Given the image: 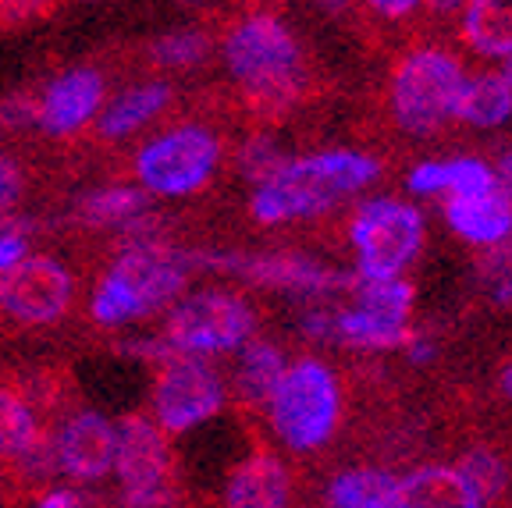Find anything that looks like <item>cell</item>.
Masks as SVG:
<instances>
[{"instance_id": "6da1fadb", "label": "cell", "mask_w": 512, "mask_h": 508, "mask_svg": "<svg viewBox=\"0 0 512 508\" xmlns=\"http://www.w3.org/2000/svg\"><path fill=\"white\" fill-rule=\"evenodd\" d=\"M377 178V160L363 153L331 150L313 157H288L278 175L256 185L253 217L260 224H281L313 217L335 207L338 199L367 189Z\"/></svg>"}, {"instance_id": "7a4b0ae2", "label": "cell", "mask_w": 512, "mask_h": 508, "mask_svg": "<svg viewBox=\"0 0 512 508\" xmlns=\"http://www.w3.org/2000/svg\"><path fill=\"white\" fill-rule=\"evenodd\" d=\"M185 281H189V267L182 260V249L160 246L157 239L128 242L125 253L114 260L107 278L96 288L93 320L104 327L143 320L178 302Z\"/></svg>"}, {"instance_id": "3957f363", "label": "cell", "mask_w": 512, "mask_h": 508, "mask_svg": "<svg viewBox=\"0 0 512 508\" xmlns=\"http://www.w3.org/2000/svg\"><path fill=\"white\" fill-rule=\"evenodd\" d=\"M224 61L260 111L278 114L296 100L303 82V57L292 32L278 18L253 15L235 25L224 40Z\"/></svg>"}, {"instance_id": "277c9868", "label": "cell", "mask_w": 512, "mask_h": 508, "mask_svg": "<svg viewBox=\"0 0 512 508\" xmlns=\"http://www.w3.org/2000/svg\"><path fill=\"white\" fill-rule=\"evenodd\" d=\"M271 423L292 452H313L338 423V381L320 359L285 366L271 395Z\"/></svg>"}, {"instance_id": "5b68a950", "label": "cell", "mask_w": 512, "mask_h": 508, "mask_svg": "<svg viewBox=\"0 0 512 508\" xmlns=\"http://www.w3.org/2000/svg\"><path fill=\"white\" fill-rule=\"evenodd\" d=\"M256 317L249 302L228 292H196L189 299H178L168 313L164 342L178 356H221L235 352L253 338Z\"/></svg>"}, {"instance_id": "8992f818", "label": "cell", "mask_w": 512, "mask_h": 508, "mask_svg": "<svg viewBox=\"0 0 512 508\" xmlns=\"http://www.w3.org/2000/svg\"><path fill=\"white\" fill-rule=\"evenodd\" d=\"M463 68L441 50H420L406 57L402 68L395 72L392 104L395 118L406 132L424 135L445 125L456 114V100L463 93Z\"/></svg>"}, {"instance_id": "52a82bcc", "label": "cell", "mask_w": 512, "mask_h": 508, "mask_svg": "<svg viewBox=\"0 0 512 508\" xmlns=\"http://www.w3.org/2000/svg\"><path fill=\"white\" fill-rule=\"evenodd\" d=\"M114 473L121 480V508H168L175 501L171 484V452L164 430L143 413L118 423Z\"/></svg>"}, {"instance_id": "ba28073f", "label": "cell", "mask_w": 512, "mask_h": 508, "mask_svg": "<svg viewBox=\"0 0 512 508\" xmlns=\"http://www.w3.org/2000/svg\"><path fill=\"white\" fill-rule=\"evenodd\" d=\"M217 160H221L217 135L207 128L185 125L157 135L139 150L136 175L143 182V192H153V196H192L210 182Z\"/></svg>"}, {"instance_id": "9c48e42d", "label": "cell", "mask_w": 512, "mask_h": 508, "mask_svg": "<svg viewBox=\"0 0 512 508\" xmlns=\"http://www.w3.org/2000/svg\"><path fill=\"white\" fill-rule=\"evenodd\" d=\"M424 221L399 199H370L352 221V246L360 253V278H399L420 249Z\"/></svg>"}, {"instance_id": "30bf717a", "label": "cell", "mask_w": 512, "mask_h": 508, "mask_svg": "<svg viewBox=\"0 0 512 508\" xmlns=\"http://www.w3.org/2000/svg\"><path fill=\"white\" fill-rule=\"evenodd\" d=\"M221 402L224 384L214 374V366H207V359L175 356L160 363L157 384H153V416H157L153 423L160 430L185 434L221 413Z\"/></svg>"}, {"instance_id": "8fae6325", "label": "cell", "mask_w": 512, "mask_h": 508, "mask_svg": "<svg viewBox=\"0 0 512 508\" xmlns=\"http://www.w3.org/2000/svg\"><path fill=\"white\" fill-rule=\"evenodd\" d=\"M72 274L50 256H22L0 274V310L18 324H54L72 306Z\"/></svg>"}, {"instance_id": "7c38bea8", "label": "cell", "mask_w": 512, "mask_h": 508, "mask_svg": "<svg viewBox=\"0 0 512 508\" xmlns=\"http://www.w3.org/2000/svg\"><path fill=\"white\" fill-rule=\"evenodd\" d=\"M185 267H214V270H232L242 278L256 281V285H274V288H292V292H335V288H349V274H338V270L324 267V263H313L306 256H239V253H185Z\"/></svg>"}, {"instance_id": "4fadbf2b", "label": "cell", "mask_w": 512, "mask_h": 508, "mask_svg": "<svg viewBox=\"0 0 512 508\" xmlns=\"http://www.w3.org/2000/svg\"><path fill=\"white\" fill-rule=\"evenodd\" d=\"M114 445L118 430L104 413H75L54 437L57 473L79 480V484H96L114 469Z\"/></svg>"}, {"instance_id": "5bb4252c", "label": "cell", "mask_w": 512, "mask_h": 508, "mask_svg": "<svg viewBox=\"0 0 512 508\" xmlns=\"http://www.w3.org/2000/svg\"><path fill=\"white\" fill-rule=\"evenodd\" d=\"M104 104V79L93 68H72L57 75L40 100V125L50 135H72Z\"/></svg>"}, {"instance_id": "9a60e30c", "label": "cell", "mask_w": 512, "mask_h": 508, "mask_svg": "<svg viewBox=\"0 0 512 508\" xmlns=\"http://www.w3.org/2000/svg\"><path fill=\"white\" fill-rule=\"evenodd\" d=\"M392 508H484V501L459 469L424 466L395 484Z\"/></svg>"}, {"instance_id": "2e32d148", "label": "cell", "mask_w": 512, "mask_h": 508, "mask_svg": "<svg viewBox=\"0 0 512 508\" xmlns=\"http://www.w3.org/2000/svg\"><path fill=\"white\" fill-rule=\"evenodd\" d=\"M445 217L456 235L477 246H502L512 235V199L498 189L480 196H452Z\"/></svg>"}, {"instance_id": "e0dca14e", "label": "cell", "mask_w": 512, "mask_h": 508, "mask_svg": "<svg viewBox=\"0 0 512 508\" xmlns=\"http://www.w3.org/2000/svg\"><path fill=\"white\" fill-rule=\"evenodd\" d=\"M224 508H288V469L264 452L242 459L224 487Z\"/></svg>"}, {"instance_id": "ac0fdd59", "label": "cell", "mask_w": 512, "mask_h": 508, "mask_svg": "<svg viewBox=\"0 0 512 508\" xmlns=\"http://www.w3.org/2000/svg\"><path fill=\"white\" fill-rule=\"evenodd\" d=\"M495 189H498V178L491 175V167L473 157L427 160V164L413 167V175H409V192H416V196H427V192L480 196V192H495Z\"/></svg>"}, {"instance_id": "d6986e66", "label": "cell", "mask_w": 512, "mask_h": 508, "mask_svg": "<svg viewBox=\"0 0 512 508\" xmlns=\"http://www.w3.org/2000/svg\"><path fill=\"white\" fill-rule=\"evenodd\" d=\"M331 342L352 345V349H399L413 342L406 320H388L377 313L363 310H342L331 317Z\"/></svg>"}, {"instance_id": "ffe728a7", "label": "cell", "mask_w": 512, "mask_h": 508, "mask_svg": "<svg viewBox=\"0 0 512 508\" xmlns=\"http://www.w3.org/2000/svg\"><path fill=\"white\" fill-rule=\"evenodd\" d=\"M171 100V89L164 82H143V86H132L100 114V132L107 139H125L136 128H143L146 121L157 118Z\"/></svg>"}, {"instance_id": "44dd1931", "label": "cell", "mask_w": 512, "mask_h": 508, "mask_svg": "<svg viewBox=\"0 0 512 508\" xmlns=\"http://www.w3.org/2000/svg\"><path fill=\"white\" fill-rule=\"evenodd\" d=\"M512 114V86L505 75H477L463 82V93L456 100V114L473 128H495Z\"/></svg>"}, {"instance_id": "7402d4cb", "label": "cell", "mask_w": 512, "mask_h": 508, "mask_svg": "<svg viewBox=\"0 0 512 508\" xmlns=\"http://www.w3.org/2000/svg\"><path fill=\"white\" fill-rule=\"evenodd\" d=\"M146 207H150V192L107 185V189H93L79 199V217L93 228H128L139 217H146Z\"/></svg>"}, {"instance_id": "603a6c76", "label": "cell", "mask_w": 512, "mask_h": 508, "mask_svg": "<svg viewBox=\"0 0 512 508\" xmlns=\"http://www.w3.org/2000/svg\"><path fill=\"white\" fill-rule=\"evenodd\" d=\"M466 40L488 57L512 54V0H470Z\"/></svg>"}, {"instance_id": "cb8c5ba5", "label": "cell", "mask_w": 512, "mask_h": 508, "mask_svg": "<svg viewBox=\"0 0 512 508\" xmlns=\"http://www.w3.org/2000/svg\"><path fill=\"white\" fill-rule=\"evenodd\" d=\"M285 356H281L278 345L271 342H253L249 338L242 345L239 356V374H235V384H239V395L249 398V402H271L274 388H278L281 374H285Z\"/></svg>"}, {"instance_id": "d4e9b609", "label": "cell", "mask_w": 512, "mask_h": 508, "mask_svg": "<svg viewBox=\"0 0 512 508\" xmlns=\"http://www.w3.org/2000/svg\"><path fill=\"white\" fill-rule=\"evenodd\" d=\"M395 484L381 469H349L331 484V508H392Z\"/></svg>"}, {"instance_id": "484cf974", "label": "cell", "mask_w": 512, "mask_h": 508, "mask_svg": "<svg viewBox=\"0 0 512 508\" xmlns=\"http://www.w3.org/2000/svg\"><path fill=\"white\" fill-rule=\"evenodd\" d=\"M40 437V423L32 409L8 388H0V455L4 459H22Z\"/></svg>"}, {"instance_id": "4316f807", "label": "cell", "mask_w": 512, "mask_h": 508, "mask_svg": "<svg viewBox=\"0 0 512 508\" xmlns=\"http://www.w3.org/2000/svg\"><path fill=\"white\" fill-rule=\"evenodd\" d=\"M356 292H360L363 310L388 320H406L409 306H413V288L399 278H360Z\"/></svg>"}, {"instance_id": "83f0119b", "label": "cell", "mask_w": 512, "mask_h": 508, "mask_svg": "<svg viewBox=\"0 0 512 508\" xmlns=\"http://www.w3.org/2000/svg\"><path fill=\"white\" fill-rule=\"evenodd\" d=\"M210 54V40L203 32H168V36H160L153 43V61L164 64V68H192V64H200L203 57Z\"/></svg>"}, {"instance_id": "f1b7e54d", "label": "cell", "mask_w": 512, "mask_h": 508, "mask_svg": "<svg viewBox=\"0 0 512 508\" xmlns=\"http://www.w3.org/2000/svg\"><path fill=\"white\" fill-rule=\"evenodd\" d=\"M459 473L470 480V487L480 494V501L498 498V494H502V487H505L502 459H498L495 452H488V448H473V452L463 459V466H459Z\"/></svg>"}, {"instance_id": "f546056e", "label": "cell", "mask_w": 512, "mask_h": 508, "mask_svg": "<svg viewBox=\"0 0 512 508\" xmlns=\"http://www.w3.org/2000/svg\"><path fill=\"white\" fill-rule=\"evenodd\" d=\"M285 153H281V146L274 143V139H267V135H253L246 146H242L239 153V164H242V175L253 178L256 185L267 182L271 175H278L281 167H285Z\"/></svg>"}, {"instance_id": "4dcf8cb0", "label": "cell", "mask_w": 512, "mask_h": 508, "mask_svg": "<svg viewBox=\"0 0 512 508\" xmlns=\"http://www.w3.org/2000/svg\"><path fill=\"white\" fill-rule=\"evenodd\" d=\"M40 121V104L32 100V96H4L0 100V125L4 128H29Z\"/></svg>"}, {"instance_id": "1f68e13d", "label": "cell", "mask_w": 512, "mask_h": 508, "mask_svg": "<svg viewBox=\"0 0 512 508\" xmlns=\"http://www.w3.org/2000/svg\"><path fill=\"white\" fill-rule=\"evenodd\" d=\"M54 0H0V25H25L50 11Z\"/></svg>"}, {"instance_id": "d6a6232c", "label": "cell", "mask_w": 512, "mask_h": 508, "mask_svg": "<svg viewBox=\"0 0 512 508\" xmlns=\"http://www.w3.org/2000/svg\"><path fill=\"white\" fill-rule=\"evenodd\" d=\"M25 249H29V242H25L22 231L0 228V274H4L8 267H15V263L22 260V256H29Z\"/></svg>"}, {"instance_id": "836d02e7", "label": "cell", "mask_w": 512, "mask_h": 508, "mask_svg": "<svg viewBox=\"0 0 512 508\" xmlns=\"http://www.w3.org/2000/svg\"><path fill=\"white\" fill-rule=\"evenodd\" d=\"M36 508H82V501L75 491H50Z\"/></svg>"}, {"instance_id": "e575fe53", "label": "cell", "mask_w": 512, "mask_h": 508, "mask_svg": "<svg viewBox=\"0 0 512 508\" xmlns=\"http://www.w3.org/2000/svg\"><path fill=\"white\" fill-rule=\"evenodd\" d=\"M381 15H388V18H399V15H406V11H413L420 0H370Z\"/></svg>"}, {"instance_id": "d590c367", "label": "cell", "mask_w": 512, "mask_h": 508, "mask_svg": "<svg viewBox=\"0 0 512 508\" xmlns=\"http://www.w3.org/2000/svg\"><path fill=\"white\" fill-rule=\"evenodd\" d=\"M495 302H498V306H512V270H505V274H498Z\"/></svg>"}, {"instance_id": "8d00e7d4", "label": "cell", "mask_w": 512, "mask_h": 508, "mask_svg": "<svg viewBox=\"0 0 512 508\" xmlns=\"http://www.w3.org/2000/svg\"><path fill=\"white\" fill-rule=\"evenodd\" d=\"M409 359H413L416 366H420V363H431V359H434V345H427V342H420V338H413V342H409Z\"/></svg>"}, {"instance_id": "74e56055", "label": "cell", "mask_w": 512, "mask_h": 508, "mask_svg": "<svg viewBox=\"0 0 512 508\" xmlns=\"http://www.w3.org/2000/svg\"><path fill=\"white\" fill-rule=\"evenodd\" d=\"M491 267L502 270V274H505V270H512V235H509V239H505V246L498 249V256H495V260H491Z\"/></svg>"}, {"instance_id": "f35d334b", "label": "cell", "mask_w": 512, "mask_h": 508, "mask_svg": "<svg viewBox=\"0 0 512 508\" xmlns=\"http://www.w3.org/2000/svg\"><path fill=\"white\" fill-rule=\"evenodd\" d=\"M313 4H320L324 11H342L345 4H349V0H313Z\"/></svg>"}, {"instance_id": "ab89813d", "label": "cell", "mask_w": 512, "mask_h": 508, "mask_svg": "<svg viewBox=\"0 0 512 508\" xmlns=\"http://www.w3.org/2000/svg\"><path fill=\"white\" fill-rule=\"evenodd\" d=\"M502 175H505V182H512V150L505 153V160H502Z\"/></svg>"}, {"instance_id": "60d3db41", "label": "cell", "mask_w": 512, "mask_h": 508, "mask_svg": "<svg viewBox=\"0 0 512 508\" xmlns=\"http://www.w3.org/2000/svg\"><path fill=\"white\" fill-rule=\"evenodd\" d=\"M502 388H505V395L512 398V366H509V370H505V374H502Z\"/></svg>"}, {"instance_id": "b9f144b4", "label": "cell", "mask_w": 512, "mask_h": 508, "mask_svg": "<svg viewBox=\"0 0 512 508\" xmlns=\"http://www.w3.org/2000/svg\"><path fill=\"white\" fill-rule=\"evenodd\" d=\"M434 8H441V11H448V8H456V4H463V0H431Z\"/></svg>"}, {"instance_id": "7bdbcfd3", "label": "cell", "mask_w": 512, "mask_h": 508, "mask_svg": "<svg viewBox=\"0 0 512 508\" xmlns=\"http://www.w3.org/2000/svg\"><path fill=\"white\" fill-rule=\"evenodd\" d=\"M505 82L512 86V54H505Z\"/></svg>"}]
</instances>
